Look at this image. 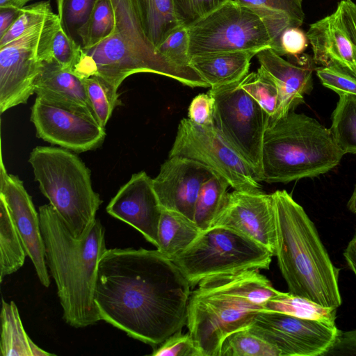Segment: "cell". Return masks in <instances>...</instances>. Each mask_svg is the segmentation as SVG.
I'll return each mask as SVG.
<instances>
[{
	"instance_id": "6da1fadb",
	"label": "cell",
	"mask_w": 356,
	"mask_h": 356,
	"mask_svg": "<svg viewBox=\"0 0 356 356\" xmlns=\"http://www.w3.org/2000/svg\"><path fill=\"white\" fill-rule=\"evenodd\" d=\"M191 286L157 250L107 249L94 299L101 320L154 348L186 325Z\"/></svg>"
},
{
	"instance_id": "7a4b0ae2",
	"label": "cell",
	"mask_w": 356,
	"mask_h": 356,
	"mask_svg": "<svg viewBox=\"0 0 356 356\" xmlns=\"http://www.w3.org/2000/svg\"><path fill=\"white\" fill-rule=\"evenodd\" d=\"M45 260L50 270L65 323L76 328L102 321L94 299L99 260L107 250L105 229L96 220L83 238H76L50 204L39 207Z\"/></svg>"
},
{
	"instance_id": "3957f363",
	"label": "cell",
	"mask_w": 356,
	"mask_h": 356,
	"mask_svg": "<svg viewBox=\"0 0 356 356\" xmlns=\"http://www.w3.org/2000/svg\"><path fill=\"white\" fill-rule=\"evenodd\" d=\"M191 291L186 326L202 356H220L224 339L248 327L280 291L259 270L219 274Z\"/></svg>"
},
{
	"instance_id": "277c9868",
	"label": "cell",
	"mask_w": 356,
	"mask_h": 356,
	"mask_svg": "<svg viewBox=\"0 0 356 356\" xmlns=\"http://www.w3.org/2000/svg\"><path fill=\"white\" fill-rule=\"evenodd\" d=\"M276 229L275 255L291 293L325 307L342 300L339 269L332 262L314 222L285 190L272 193Z\"/></svg>"
},
{
	"instance_id": "5b68a950",
	"label": "cell",
	"mask_w": 356,
	"mask_h": 356,
	"mask_svg": "<svg viewBox=\"0 0 356 356\" xmlns=\"http://www.w3.org/2000/svg\"><path fill=\"white\" fill-rule=\"evenodd\" d=\"M114 32L95 46L83 49L73 73L80 79L96 76L113 90L128 76L140 72L172 78L191 88H208L193 68L179 67L164 57L145 35L129 0H113Z\"/></svg>"
},
{
	"instance_id": "8992f818",
	"label": "cell",
	"mask_w": 356,
	"mask_h": 356,
	"mask_svg": "<svg viewBox=\"0 0 356 356\" xmlns=\"http://www.w3.org/2000/svg\"><path fill=\"white\" fill-rule=\"evenodd\" d=\"M343 155L330 129L293 111L268 122L263 140L260 181L287 184L316 177L337 167Z\"/></svg>"
},
{
	"instance_id": "52a82bcc",
	"label": "cell",
	"mask_w": 356,
	"mask_h": 356,
	"mask_svg": "<svg viewBox=\"0 0 356 356\" xmlns=\"http://www.w3.org/2000/svg\"><path fill=\"white\" fill-rule=\"evenodd\" d=\"M29 163L41 193L73 236L83 238L95 224L102 203L92 188L89 168L70 150L49 146L35 147Z\"/></svg>"
},
{
	"instance_id": "ba28073f",
	"label": "cell",
	"mask_w": 356,
	"mask_h": 356,
	"mask_svg": "<svg viewBox=\"0 0 356 356\" xmlns=\"http://www.w3.org/2000/svg\"><path fill=\"white\" fill-rule=\"evenodd\" d=\"M273 254L239 232L225 226L202 231L172 261L191 288L210 276L246 270H268Z\"/></svg>"
},
{
	"instance_id": "9c48e42d",
	"label": "cell",
	"mask_w": 356,
	"mask_h": 356,
	"mask_svg": "<svg viewBox=\"0 0 356 356\" xmlns=\"http://www.w3.org/2000/svg\"><path fill=\"white\" fill-rule=\"evenodd\" d=\"M190 58L227 51L273 49V41L262 18L231 0L187 26Z\"/></svg>"
},
{
	"instance_id": "30bf717a",
	"label": "cell",
	"mask_w": 356,
	"mask_h": 356,
	"mask_svg": "<svg viewBox=\"0 0 356 356\" xmlns=\"http://www.w3.org/2000/svg\"><path fill=\"white\" fill-rule=\"evenodd\" d=\"M239 82L209 90L215 98L213 125L260 181L263 140L270 117Z\"/></svg>"
},
{
	"instance_id": "8fae6325",
	"label": "cell",
	"mask_w": 356,
	"mask_h": 356,
	"mask_svg": "<svg viewBox=\"0 0 356 356\" xmlns=\"http://www.w3.org/2000/svg\"><path fill=\"white\" fill-rule=\"evenodd\" d=\"M194 160L224 177L235 191L263 192L253 170L213 124H197L183 118L169 156Z\"/></svg>"
},
{
	"instance_id": "7c38bea8",
	"label": "cell",
	"mask_w": 356,
	"mask_h": 356,
	"mask_svg": "<svg viewBox=\"0 0 356 356\" xmlns=\"http://www.w3.org/2000/svg\"><path fill=\"white\" fill-rule=\"evenodd\" d=\"M49 17L0 47L1 114L19 104H26L35 93V81L43 64L42 38Z\"/></svg>"
},
{
	"instance_id": "4fadbf2b",
	"label": "cell",
	"mask_w": 356,
	"mask_h": 356,
	"mask_svg": "<svg viewBox=\"0 0 356 356\" xmlns=\"http://www.w3.org/2000/svg\"><path fill=\"white\" fill-rule=\"evenodd\" d=\"M248 328L277 348L280 356H323L339 332L335 324L264 311Z\"/></svg>"
},
{
	"instance_id": "5bb4252c",
	"label": "cell",
	"mask_w": 356,
	"mask_h": 356,
	"mask_svg": "<svg viewBox=\"0 0 356 356\" xmlns=\"http://www.w3.org/2000/svg\"><path fill=\"white\" fill-rule=\"evenodd\" d=\"M314 63L356 78V3L341 0L330 15L311 24L306 33Z\"/></svg>"
},
{
	"instance_id": "9a60e30c",
	"label": "cell",
	"mask_w": 356,
	"mask_h": 356,
	"mask_svg": "<svg viewBox=\"0 0 356 356\" xmlns=\"http://www.w3.org/2000/svg\"><path fill=\"white\" fill-rule=\"evenodd\" d=\"M30 119L38 138L77 153L99 147L106 135L95 116L38 97L31 107Z\"/></svg>"
},
{
	"instance_id": "2e32d148",
	"label": "cell",
	"mask_w": 356,
	"mask_h": 356,
	"mask_svg": "<svg viewBox=\"0 0 356 356\" xmlns=\"http://www.w3.org/2000/svg\"><path fill=\"white\" fill-rule=\"evenodd\" d=\"M213 226L234 229L275 255L276 229L272 193L234 190L228 193Z\"/></svg>"
},
{
	"instance_id": "e0dca14e",
	"label": "cell",
	"mask_w": 356,
	"mask_h": 356,
	"mask_svg": "<svg viewBox=\"0 0 356 356\" xmlns=\"http://www.w3.org/2000/svg\"><path fill=\"white\" fill-rule=\"evenodd\" d=\"M0 196L4 200L9 213L22 240L27 256L31 259L40 283L50 285L45 260V248L41 231L39 213L31 197L17 176L8 174L1 161Z\"/></svg>"
},
{
	"instance_id": "ac0fdd59",
	"label": "cell",
	"mask_w": 356,
	"mask_h": 356,
	"mask_svg": "<svg viewBox=\"0 0 356 356\" xmlns=\"http://www.w3.org/2000/svg\"><path fill=\"white\" fill-rule=\"evenodd\" d=\"M214 173L194 160L168 157L153 179V187L162 209L177 211L193 220L201 187Z\"/></svg>"
},
{
	"instance_id": "d6986e66",
	"label": "cell",
	"mask_w": 356,
	"mask_h": 356,
	"mask_svg": "<svg viewBox=\"0 0 356 356\" xmlns=\"http://www.w3.org/2000/svg\"><path fill=\"white\" fill-rule=\"evenodd\" d=\"M106 209L111 216L137 229L157 248L162 207L153 187V179L145 171L133 174Z\"/></svg>"
},
{
	"instance_id": "ffe728a7",
	"label": "cell",
	"mask_w": 356,
	"mask_h": 356,
	"mask_svg": "<svg viewBox=\"0 0 356 356\" xmlns=\"http://www.w3.org/2000/svg\"><path fill=\"white\" fill-rule=\"evenodd\" d=\"M260 67L272 78L279 92V102L275 115L269 122L277 120L304 103V96L313 89V71L306 64H294L284 59L272 49H265L257 55Z\"/></svg>"
},
{
	"instance_id": "44dd1931",
	"label": "cell",
	"mask_w": 356,
	"mask_h": 356,
	"mask_svg": "<svg viewBox=\"0 0 356 356\" xmlns=\"http://www.w3.org/2000/svg\"><path fill=\"white\" fill-rule=\"evenodd\" d=\"M35 93L36 97L49 104L95 117L81 79L55 62H43L35 81Z\"/></svg>"
},
{
	"instance_id": "7402d4cb",
	"label": "cell",
	"mask_w": 356,
	"mask_h": 356,
	"mask_svg": "<svg viewBox=\"0 0 356 356\" xmlns=\"http://www.w3.org/2000/svg\"><path fill=\"white\" fill-rule=\"evenodd\" d=\"M255 51H227L191 58V67L215 88L241 81L248 74Z\"/></svg>"
},
{
	"instance_id": "603a6c76",
	"label": "cell",
	"mask_w": 356,
	"mask_h": 356,
	"mask_svg": "<svg viewBox=\"0 0 356 356\" xmlns=\"http://www.w3.org/2000/svg\"><path fill=\"white\" fill-rule=\"evenodd\" d=\"M257 13L264 20L273 41V50L282 56L280 37L290 27L304 22L302 0H231Z\"/></svg>"
},
{
	"instance_id": "cb8c5ba5",
	"label": "cell",
	"mask_w": 356,
	"mask_h": 356,
	"mask_svg": "<svg viewBox=\"0 0 356 356\" xmlns=\"http://www.w3.org/2000/svg\"><path fill=\"white\" fill-rule=\"evenodd\" d=\"M146 37L157 47L178 26L173 0H129Z\"/></svg>"
},
{
	"instance_id": "d4e9b609",
	"label": "cell",
	"mask_w": 356,
	"mask_h": 356,
	"mask_svg": "<svg viewBox=\"0 0 356 356\" xmlns=\"http://www.w3.org/2000/svg\"><path fill=\"white\" fill-rule=\"evenodd\" d=\"M202 230L195 222L177 211L162 209L156 250L172 260L184 251Z\"/></svg>"
},
{
	"instance_id": "484cf974",
	"label": "cell",
	"mask_w": 356,
	"mask_h": 356,
	"mask_svg": "<svg viewBox=\"0 0 356 356\" xmlns=\"http://www.w3.org/2000/svg\"><path fill=\"white\" fill-rule=\"evenodd\" d=\"M1 334L0 350L3 356H51L29 337L13 301H1Z\"/></svg>"
},
{
	"instance_id": "4316f807",
	"label": "cell",
	"mask_w": 356,
	"mask_h": 356,
	"mask_svg": "<svg viewBox=\"0 0 356 356\" xmlns=\"http://www.w3.org/2000/svg\"><path fill=\"white\" fill-rule=\"evenodd\" d=\"M27 256L4 200L0 196V281L18 270Z\"/></svg>"
},
{
	"instance_id": "83f0119b",
	"label": "cell",
	"mask_w": 356,
	"mask_h": 356,
	"mask_svg": "<svg viewBox=\"0 0 356 356\" xmlns=\"http://www.w3.org/2000/svg\"><path fill=\"white\" fill-rule=\"evenodd\" d=\"M229 186L227 181L216 173L203 183L193 213V221L202 231L213 226L225 203Z\"/></svg>"
},
{
	"instance_id": "f1b7e54d",
	"label": "cell",
	"mask_w": 356,
	"mask_h": 356,
	"mask_svg": "<svg viewBox=\"0 0 356 356\" xmlns=\"http://www.w3.org/2000/svg\"><path fill=\"white\" fill-rule=\"evenodd\" d=\"M264 312H280L301 318L335 324L337 308L325 307L290 292L280 291L267 301Z\"/></svg>"
},
{
	"instance_id": "f546056e",
	"label": "cell",
	"mask_w": 356,
	"mask_h": 356,
	"mask_svg": "<svg viewBox=\"0 0 356 356\" xmlns=\"http://www.w3.org/2000/svg\"><path fill=\"white\" fill-rule=\"evenodd\" d=\"M329 128L339 149L356 154V95L340 93Z\"/></svg>"
},
{
	"instance_id": "4dcf8cb0",
	"label": "cell",
	"mask_w": 356,
	"mask_h": 356,
	"mask_svg": "<svg viewBox=\"0 0 356 356\" xmlns=\"http://www.w3.org/2000/svg\"><path fill=\"white\" fill-rule=\"evenodd\" d=\"M116 27L113 0H97L87 22L78 31L83 49H89L110 36Z\"/></svg>"
},
{
	"instance_id": "1f68e13d",
	"label": "cell",
	"mask_w": 356,
	"mask_h": 356,
	"mask_svg": "<svg viewBox=\"0 0 356 356\" xmlns=\"http://www.w3.org/2000/svg\"><path fill=\"white\" fill-rule=\"evenodd\" d=\"M220 356H280V352L245 327L231 333L224 339Z\"/></svg>"
},
{
	"instance_id": "d6a6232c",
	"label": "cell",
	"mask_w": 356,
	"mask_h": 356,
	"mask_svg": "<svg viewBox=\"0 0 356 356\" xmlns=\"http://www.w3.org/2000/svg\"><path fill=\"white\" fill-rule=\"evenodd\" d=\"M82 52L81 45L65 33L58 19L52 31L44 62H55L62 69L73 72Z\"/></svg>"
},
{
	"instance_id": "836d02e7",
	"label": "cell",
	"mask_w": 356,
	"mask_h": 356,
	"mask_svg": "<svg viewBox=\"0 0 356 356\" xmlns=\"http://www.w3.org/2000/svg\"><path fill=\"white\" fill-rule=\"evenodd\" d=\"M239 86L250 95L271 119L275 114L279 102L277 87L272 78L261 67L257 72L248 73Z\"/></svg>"
},
{
	"instance_id": "e575fe53",
	"label": "cell",
	"mask_w": 356,
	"mask_h": 356,
	"mask_svg": "<svg viewBox=\"0 0 356 356\" xmlns=\"http://www.w3.org/2000/svg\"><path fill=\"white\" fill-rule=\"evenodd\" d=\"M81 80L95 115L99 124L105 128L113 109L120 104L118 92L96 76Z\"/></svg>"
},
{
	"instance_id": "d590c367",
	"label": "cell",
	"mask_w": 356,
	"mask_h": 356,
	"mask_svg": "<svg viewBox=\"0 0 356 356\" xmlns=\"http://www.w3.org/2000/svg\"><path fill=\"white\" fill-rule=\"evenodd\" d=\"M97 0H56L58 15L65 33L76 42L78 31L87 22Z\"/></svg>"
},
{
	"instance_id": "8d00e7d4",
	"label": "cell",
	"mask_w": 356,
	"mask_h": 356,
	"mask_svg": "<svg viewBox=\"0 0 356 356\" xmlns=\"http://www.w3.org/2000/svg\"><path fill=\"white\" fill-rule=\"evenodd\" d=\"M54 13L50 2L39 1L20 8L19 15L9 29L0 37V47L22 35L35 24Z\"/></svg>"
},
{
	"instance_id": "74e56055",
	"label": "cell",
	"mask_w": 356,
	"mask_h": 356,
	"mask_svg": "<svg viewBox=\"0 0 356 356\" xmlns=\"http://www.w3.org/2000/svg\"><path fill=\"white\" fill-rule=\"evenodd\" d=\"M157 50L172 63L184 68H193L189 57V36L187 26L175 29L157 47Z\"/></svg>"
},
{
	"instance_id": "f35d334b",
	"label": "cell",
	"mask_w": 356,
	"mask_h": 356,
	"mask_svg": "<svg viewBox=\"0 0 356 356\" xmlns=\"http://www.w3.org/2000/svg\"><path fill=\"white\" fill-rule=\"evenodd\" d=\"M152 356H202L190 333L177 332L154 348Z\"/></svg>"
},
{
	"instance_id": "ab89813d",
	"label": "cell",
	"mask_w": 356,
	"mask_h": 356,
	"mask_svg": "<svg viewBox=\"0 0 356 356\" xmlns=\"http://www.w3.org/2000/svg\"><path fill=\"white\" fill-rule=\"evenodd\" d=\"M322 85L337 94L356 95V78L340 70L327 67L315 69Z\"/></svg>"
},
{
	"instance_id": "60d3db41",
	"label": "cell",
	"mask_w": 356,
	"mask_h": 356,
	"mask_svg": "<svg viewBox=\"0 0 356 356\" xmlns=\"http://www.w3.org/2000/svg\"><path fill=\"white\" fill-rule=\"evenodd\" d=\"M215 98L208 91L196 95L191 101L188 118L200 125L213 124Z\"/></svg>"
},
{
	"instance_id": "b9f144b4",
	"label": "cell",
	"mask_w": 356,
	"mask_h": 356,
	"mask_svg": "<svg viewBox=\"0 0 356 356\" xmlns=\"http://www.w3.org/2000/svg\"><path fill=\"white\" fill-rule=\"evenodd\" d=\"M309 43L307 34L300 27L288 28L280 37L282 56L288 55L298 58V56L305 51Z\"/></svg>"
},
{
	"instance_id": "7bdbcfd3",
	"label": "cell",
	"mask_w": 356,
	"mask_h": 356,
	"mask_svg": "<svg viewBox=\"0 0 356 356\" xmlns=\"http://www.w3.org/2000/svg\"><path fill=\"white\" fill-rule=\"evenodd\" d=\"M356 355V330H339L334 343L323 356Z\"/></svg>"
},
{
	"instance_id": "ee69618b",
	"label": "cell",
	"mask_w": 356,
	"mask_h": 356,
	"mask_svg": "<svg viewBox=\"0 0 356 356\" xmlns=\"http://www.w3.org/2000/svg\"><path fill=\"white\" fill-rule=\"evenodd\" d=\"M177 16L180 23L188 26L195 21L193 0H173Z\"/></svg>"
},
{
	"instance_id": "f6af8a7d",
	"label": "cell",
	"mask_w": 356,
	"mask_h": 356,
	"mask_svg": "<svg viewBox=\"0 0 356 356\" xmlns=\"http://www.w3.org/2000/svg\"><path fill=\"white\" fill-rule=\"evenodd\" d=\"M229 1V0H193L195 19H197L209 13Z\"/></svg>"
},
{
	"instance_id": "bcb514c9",
	"label": "cell",
	"mask_w": 356,
	"mask_h": 356,
	"mask_svg": "<svg viewBox=\"0 0 356 356\" xmlns=\"http://www.w3.org/2000/svg\"><path fill=\"white\" fill-rule=\"evenodd\" d=\"M20 8H0V37H1L12 26L17 18Z\"/></svg>"
},
{
	"instance_id": "7dc6e473",
	"label": "cell",
	"mask_w": 356,
	"mask_h": 356,
	"mask_svg": "<svg viewBox=\"0 0 356 356\" xmlns=\"http://www.w3.org/2000/svg\"><path fill=\"white\" fill-rule=\"evenodd\" d=\"M343 256L348 267L356 277V234L348 243L344 250Z\"/></svg>"
},
{
	"instance_id": "c3c4849f",
	"label": "cell",
	"mask_w": 356,
	"mask_h": 356,
	"mask_svg": "<svg viewBox=\"0 0 356 356\" xmlns=\"http://www.w3.org/2000/svg\"><path fill=\"white\" fill-rule=\"evenodd\" d=\"M347 206L351 212L356 213V184L353 193L348 202Z\"/></svg>"
},
{
	"instance_id": "681fc988",
	"label": "cell",
	"mask_w": 356,
	"mask_h": 356,
	"mask_svg": "<svg viewBox=\"0 0 356 356\" xmlns=\"http://www.w3.org/2000/svg\"><path fill=\"white\" fill-rule=\"evenodd\" d=\"M31 0H11L8 7L12 6L15 8H21L24 6Z\"/></svg>"
},
{
	"instance_id": "f907efd6",
	"label": "cell",
	"mask_w": 356,
	"mask_h": 356,
	"mask_svg": "<svg viewBox=\"0 0 356 356\" xmlns=\"http://www.w3.org/2000/svg\"><path fill=\"white\" fill-rule=\"evenodd\" d=\"M11 0H0V8H6L10 5Z\"/></svg>"
}]
</instances>
